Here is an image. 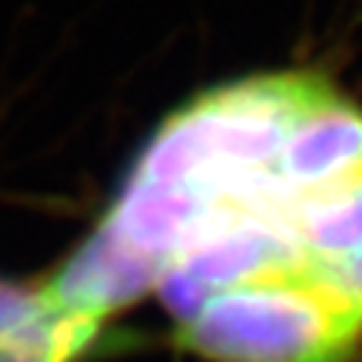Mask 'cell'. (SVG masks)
<instances>
[{"instance_id":"cell-2","label":"cell","mask_w":362,"mask_h":362,"mask_svg":"<svg viewBox=\"0 0 362 362\" xmlns=\"http://www.w3.org/2000/svg\"><path fill=\"white\" fill-rule=\"evenodd\" d=\"M180 342L211 362H351L362 305L308 259L274 265L211 294Z\"/></svg>"},{"instance_id":"cell-1","label":"cell","mask_w":362,"mask_h":362,"mask_svg":"<svg viewBox=\"0 0 362 362\" xmlns=\"http://www.w3.org/2000/svg\"><path fill=\"white\" fill-rule=\"evenodd\" d=\"M317 71L251 74L171 112L129 174L180 186L209 209L217 203H291L277 160Z\"/></svg>"},{"instance_id":"cell-3","label":"cell","mask_w":362,"mask_h":362,"mask_svg":"<svg viewBox=\"0 0 362 362\" xmlns=\"http://www.w3.org/2000/svg\"><path fill=\"white\" fill-rule=\"evenodd\" d=\"M100 337V322L52 308L49 303L0 334V362H77Z\"/></svg>"}]
</instances>
